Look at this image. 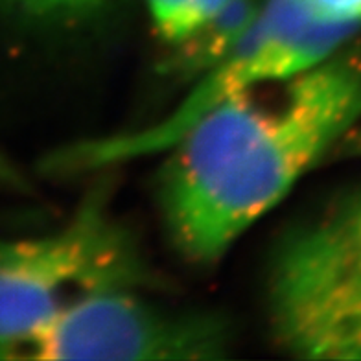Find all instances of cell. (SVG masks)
<instances>
[{"instance_id": "5b68a950", "label": "cell", "mask_w": 361, "mask_h": 361, "mask_svg": "<svg viewBox=\"0 0 361 361\" xmlns=\"http://www.w3.org/2000/svg\"><path fill=\"white\" fill-rule=\"evenodd\" d=\"M228 347L227 326L212 315L161 308L138 290H111L54 315L2 360H219Z\"/></svg>"}, {"instance_id": "6da1fadb", "label": "cell", "mask_w": 361, "mask_h": 361, "mask_svg": "<svg viewBox=\"0 0 361 361\" xmlns=\"http://www.w3.org/2000/svg\"><path fill=\"white\" fill-rule=\"evenodd\" d=\"M360 120L361 67L339 54L207 111L164 152L159 207L173 247L214 264Z\"/></svg>"}, {"instance_id": "8992f818", "label": "cell", "mask_w": 361, "mask_h": 361, "mask_svg": "<svg viewBox=\"0 0 361 361\" xmlns=\"http://www.w3.org/2000/svg\"><path fill=\"white\" fill-rule=\"evenodd\" d=\"M147 11L159 35L176 44L192 32V0H146Z\"/></svg>"}, {"instance_id": "9c48e42d", "label": "cell", "mask_w": 361, "mask_h": 361, "mask_svg": "<svg viewBox=\"0 0 361 361\" xmlns=\"http://www.w3.org/2000/svg\"><path fill=\"white\" fill-rule=\"evenodd\" d=\"M231 0H192V32L209 19H212L218 11H221Z\"/></svg>"}, {"instance_id": "7a4b0ae2", "label": "cell", "mask_w": 361, "mask_h": 361, "mask_svg": "<svg viewBox=\"0 0 361 361\" xmlns=\"http://www.w3.org/2000/svg\"><path fill=\"white\" fill-rule=\"evenodd\" d=\"M354 32L356 26L317 20L300 0H264L247 37L194 78L186 98L171 113L144 128L63 147L48 157L47 170L68 176L162 155L207 111L252 87L315 67L338 54Z\"/></svg>"}, {"instance_id": "30bf717a", "label": "cell", "mask_w": 361, "mask_h": 361, "mask_svg": "<svg viewBox=\"0 0 361 361\" xmlns=\"http://www.w3.org/2000/svg\"><path fill=\"white\" fill-rule=\"evenodd\" d=\"M24 4L35 6V8H78V6L92 4V2H98V0H20Z\"/></svg>"}, {"instance_id": "277c9868", "label": "cell", "mask_w": 361, "mask_h": 361, "mask_svg": "<svg viewBox=\"0 0 361 361\" xmlns=\"http://www.w3.org/2000/svg\"><path fill=\"white\" fill-rule=\"evenodd\" d=\"M281 347L306 360H361V192L297 228L269 275Z\"/></svg>"}, {"instance_id": "8fae6325", "label": "cell", "mask_w": 361, "mask_h": 361, "mask_svg": "<svg viewBox=\"0 0 361 361\" xmlns=\"http://www.w3.org/2000/svg\"><path fill=\"white\" fill-rule=\"evenodd\" d=\"M352 140H354V142H352V152L357 153V155H361V131L360 133L354 135V137H352Z\"/></svg>"}, {"instance_id": "3957f363", "label": "cell", "mask_w": 361, "mask_h": 361, "mask_svg": "<svg viewBox=\"0 0 361 361\" xmlns=\"http://www.w3.org/2000/svg\"><path fill=\"white\" fill-rule=\"evenodd\" d=\"M149 281L138 243L98 192L52 233L0 240V360L80 299Z\"/></svg>"}, {"instance_id": "52a82bcc", "label": "cell", "mask_w": 361, "mask_h": 361, "mask_svg": "<svg viewBox=\"0 0 361 361\" xmlns=\"http://www.w3.org/2000/svg\"><path fill=\"white\" fill-rule=\"evenodd\" d=\"M317 20L341 26H360L361 0H300Z\"/></svg>"}, {"instance_id": "ba28073f", "label": "cell", "mask_w": 361, "mask_h": 361, "mask_svg": "<svg viewBox=\"0 0 361 361\" xmlns=\"http://www.w3.org/2000/svg\"><path fill=\"white\" fill-rule=\"evenodd\" d=\"M0 186L11 188V190H26V186H28L26 177L2 152H0Z\"/></svg>"}]
</instances>
